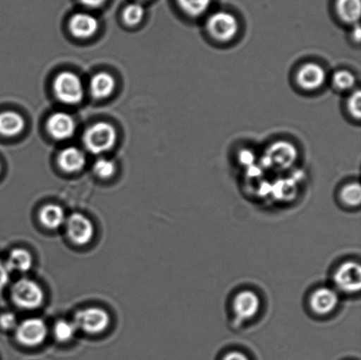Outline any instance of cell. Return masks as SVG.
<instances>
[{"label": "cell", "instance_id": "obj_29", "mask_svg": "<svg viewBox=\"0 0 361 360\" xmlns=\"http://www.w3.org/2000/svg\"><path fill=\"white\" fill-rule=\"evenodd\" d=\"M9 281V271L7 269L6 263L0 261V290L6 287Z\"/></svg>", "mask_w": 361, "mask_h": 360}, {"label": "cell", "instance_id": "obj_34", "mask_svg": "<svg viewBox=\"0 0 361 360\" xmlns=\"http://www.w3.org/2000/svg\"><path fill=\"white\" fill-rule=\"evenodd\" d=\"M0 173H1V164H0Z\"/></svg>", "mask_w": 361, "mask_h": 360}, {"label": "cell", "instance_id": "obj_8", "mask_svg": "<svg viewBox=\"0 0 361 360\" xmlns=\"http://www.w3.org/2000/svg\"><path fill=\"white\" fill-rule=\"evenodd\" d=\"M67 235L71 242L78 246L88 244L94 235V227L92 221L81 213H73L66 221Z\"/></svg>", "mask_w": 361, "mask_h": 360}, {"label": "cell", "instance_id": "obj_4", "mask_svg": "<svg viewBox=\"0 0 361 360\" xmlns=\"http://www.w3.org/2000/svg\"><path fill=\"white\" fill-rule=\"evenodd\" d=\"M111 317L104 309L88 308L80 310L74 316L73 323L77 330L88 334H99L108 329Z\"/></svg>", "mask_w": 361, "mask_h": 360}, {"label": "cell", "instance_id": "obj_11", "mask_svg": "<svg viewBox=\"0 0 361 360\" xmlns=\"http://www.w3.org/2000/svg\"><path fill=\"white\" fill-rule=\"evenodd\" d=\"M261 299L256 292L244 290L238 292L233 299V309L237 318L240 321L253 319L259 313Z\"/></svg>", "mask_w": 361, "mask_h": 360}, {"label": "cell", "instance_id": "obj_3", "mask_svg": "<svg viewBox=\"0 0 361 360\" xmlns=\"http://www.w3.org/2000/svg\"><path fill=\"white\" fill-rule=\"evenodd\" d=\"M53 87L56 97L63 104L74 105L82 101L83 84L76 74L70 72L59 73L54 80Z\"/></svg>", "mask_w": 361, "mask_h": 360}, {"label": "cell", "instance_id": "obj_23", "mask_svg": "<svg viewBox=\"0 0 361 360\" xmlns=\"http://www.w3.org/2000/svg\"><path fill=\"white\" fill-rule=\"evenodd\" d=\"M76 331L75 324L66 320H60L56 322L54 329H53L56 340L61 343H66V342L72 340L75 336Z\"/></svg>", "mask_w": 361, "mask_h": 360}, {"label": "cell", "instance_id": "obj_33", "mask_svg": "<svg viewBox=\"0 0 361 360\" xmlns=\"http://www.w3.org/2000/svg\"><path fill=\"white\" fill-rule=\"evenodd\" d=\"M353 37H355V41L357 42H360L361 37V31L359 25H357V26L355 27V30H353Z\"/></svg>", "mask_w": 361, "mask_h": 360}, {"label": "cell", "instance_id": "obj_30", "mask_svg": "<svg viewBox=\"0 0 361 360\" xmlns=\"http://www.w3.org/2000/svg\"><path fill=\"white\" fill-rule=\"evenodd\" d=\"M222 360H250V359L247 357L246 354H243V352L233 351L226 354Z\"/></svg>", "mask_w": 361, "mask_h": 360}, {"label": "cell", "instance_id": "obj_32", "mask_svg": "<svg viewBox=\"0 0 361 360\" xmlns=\"http://www.w3.org/2000/svg\"><path fill=\"white\" fill-rule=\"evenodd\" d=\"M254 155L249 151H244L240 155V161L243 163L250 166L254 161Z\"/></svg>", "mask_w": 361, "mask_h": 360}, {"label": "cell", "instance_id": "obj_17", "mask_svg": "<svg viewBox=\"0 0 361 360\" xmlns=\"http://www.w3.org/2000/svg\"><path fill=\"white\" fill-rule=\"evenodd\" d=\"M25 121L20 114L14 111L0 113V135L14 137L23 132Z\"/></svg>", "mask_w": 361, "mask_h": 360}, {"label": "cell", "instance_id": "obj_21", "mask_svg": "<svg viewBox=\"0 0 361 360\" xmlns=\"http://www.w3.org/2000/svg\"><path fill=\"white\" fill-rule=\"evenodd\" d=\"M180 9L191 17H200L210 7L212 0H178Z\"/></svg>", "mask_w": 361, "mask_h": 360}, {"label": "cell", "instance_id": "obj_14", "mask_svg": "<svg viewBox=\"0 0 361 360\" xmlns=\"http://www.w3.org/2000/svg\"><path fill=\"white\" fill-rule=\"evenodd\" d=\"M99 23L97 18L90 13H79L74 14L70 20V30L74 37L88 38L97 33Z\"/></svg>", "mask_w": 361, "mask_h": 360}, {"label": "cell", "instance_id": "obj_10", "mask_svg": "<svg viewBox=\"0 0 361 360\" xmlns=\"http://www.w3.org/2000/svg\"><path fill=\"white\" fill-rule=\"evenodd\" d=\"M309 302L314 314L320 316H328L337 308L339 296L334 288L320 287L311 294Z\"/></svg>", "mask_w": 361, "mask_h": 360}, {"label": "cell", "instance_id": "obj_5", "mask_svg": "<svg viewBox=\"0 0 361 360\" xmlns=\"http://www.w3.org/2000/svg\"><path fill=\"white\" fill-rule=\"evenodd\" d=\"M334 281L336 288L344 294H353L361 288V268L355 261H346L334 271Z\"/></svg>", "mask_w": 361, "mask_h": 360}, {"label": "cell", "instance_id": "obj_24", "mask_svg": "<svg viewBox=\"0 0 361 360\" xmlns=\"http://www.w3.org/2000/svg\"><path fill=\"white\" fill-rule=\"evenodd\" d=\"M145 9L140 3H132L123 10V19L129 26H136L142 20Z\"/></svg>", "mask_w": 361, "mask_h": 360}, {"label": "cell", "instance_id": "obj_20", "mask_svg": "<svg viewBox=\"0 0 361 360\" xmlns=\"http://www.w3.org/2000/svg\"><path fill=\"white\" fill-rule=\"evenodd\" d=\"M337 11L341 19L346 23H358L361 13L360 0H338Z\"/></svg>", "mask_w": 361, "mask_h": 360}, {"label": "cell", "instance_id": "obj_28", "mask_svg": "<svg viewBox=\"0 0 361 360\" xmlns=\"http://www.w3.org/2000/svg\"><path fill=\"white\" fill-rule=\"evenodd\" d=\"M18 325L16 316L12 313H5L0 316V328L4 330H14Z\"/></svg>", "mask_w": 361, "mask_h": 360}, {"label": "cell", "instance_id": "obj_19", "mask_svg": "<svg viewBox=\"0 0 361 360\" xmlns=\"http://www.w3.org/2000/svg\"><path fill=\"white\" fill-rule=\"evenodd\" d=\"M6 266L9 271L27 273L33 266V257L26 249H14L11 252Z\"/></svg>", "mask_w": 361, "mask_h": 360}, {"label": "cell", "instance_id": "obj_7", "mask_svg": "<svg viewBox=\"0 0 361 360\" xmlns=\"http://www.w3.org/2000/svg\"><path fill=\"white\" fill-rule=\"evenodd\" d=\"M47 335V326L40 318L24 320L16 328V340L27 347H35L42 345Z\"/></svg>", "mask_w": 361, "mask_h": 360}, {"label": "cell", "instance_id": "obj_27", "mask_svg": "<svg viewBox=\"0 0 361 360\" xmlns=\"http://www.w3.org/2000/svg\"><path fill=\"white\" fill-rule=\"evenodd\" d=\"M350 114L353 118L360 120L361 118V93L360 90H356L350 95L348 102Z\"/></svg>", "mask_w": 361, "mask_h": 360}, {"label": "cell", "instance_id": "obj_9", "mask_svg": "<svg viewBox=\"0 0 361 360\" xmlns=\"http://www.w3.org/2000/svg\"><path fill=\"white\" fill-rule=\"evenodd\" d=\"M297 150L293 144L288 141H278L268 148L264 161L267 164L274 166L279 169L291 167L297 159Z\"/></svg>", "mask_w": 361, "mask_h": 360}, {"label": "cell", "instance_id": "obj_26", "mask_svg": "<svg viewBox=\"0 0 361 360\" xmlns=\"http://www.w3.org/2000/svg\"><path fill=\"white\" fill-rule=\"evenodd\" d=\"M116 170L114 162L108 159H99L94 165V171L99 178L107 179L114 175Z\"/></svg>", "mask_w": 361, "mask_h": 360}, {"label": "cell", "instance_id": "obj_12", "mask_svg": "<svg viewBox=\"0 0 361 360\" xmlns=\"http://www.w3.org/2000/svg\"><path fill=\"white\" fill-rule=\"evenodd\" d=\"M326 80L323 67L316 63H307L300 67L297 74V82L299 86L307 91L319 89Z\"/></svg>", "mask_w": 361, "mask_h": 360}, {"label": "cell", "instance_id": "obj_16", "mask_svg": "<svg viewBox=\"0 0 361 360\" xmlns=\"http://www.w3.org/2000/svg\"><path fill=\"white\" fill-rule=\"evenodd\" d=\"M39 220L45 228L56 230L66 223V218L61 206L51 204L42 208L39 213Z\"/></svg>", "mask_w": 361, "mask_h": 360}, {"label": "cell", "instance_id": "obj_1", "mask_svg": "<svg viewBox=\"0 0 361 360\" xmlns=\"http://www.w3.org/2000/svg\"><path fill=\"white\" fill-rule=\"evenodd\" d=\"M11 299L13 304L24 310L40 308L44 301V292L37 282L21 278L11 288Z\"/></svg>", "mask_w": 361, "mask_h": 360}, {"label": "cell", "instance_id": "obj_6", "mask_svg": "<svg viewBox=\"0 0 361 360\" xmlns=\"http://www.w3.org/2000/svg\"><path fill=\"white\" fill-rule=\"evenodd\" d=\"M207 30L215 40L229 42L238 33L239 23L232 13L217 12L209 17Z\"/></svg>", "mask_w": 361, "mask_h": 360}, {"label": "cell", "instance_id": "obj_2", "mask_svg": "<svg viewBox=\"0 0 361 360\" xmlns=\"http://www.w3.org/2000/svg\"><path fill=\"white\" fill-rule=\"evenodd\" d=\"M116 139L114 127L104 122L94 123L90 126L83 137L85 147L94 154H101L111 150L116 143Z\"/></svg>", "mask_w": 361, "mask_h": 360}, {"label": "cell", "instance_id": "obj_31", "mask_svg": "<svg viewBox=\"0 0 361 360\" xmlns=\"http://www.w3.org/2000/svg\"><path fill=\"white\" fill-rule=\"evenodd\" d=\"M80 1L85 6L90 7V8H98V7L104 5L107 0H80Z\"/></svg>", "mask_w": 361, "mask_h": 360}, {"label": "cell", "instance_id": "obj_22", "mask_svg": "<svg viewBox=\"0 0 361 360\" xmlns=\"http://www.w3.org/2000/svg\"><path fill=\"white\" fill-rule=\"evenodd\" d=\"M343 204L350 207L359 206L361 202V188L359 182H352L343 187L341 192Z\"/></svg>", "mask_w": 361, "mask_h": 360}, {"label": "cell", "instance_id": "obj_15", "mask_svg": "<svg viewBox=\"0 0 361 360\" xmlns=\"http://www.w3.org/2000/svg\"><path fill=\"white\" fill-rule=\"evenodd\" d=\"M59 165L63 171L74 173L81 170L86 164V156L79 148L71 147L59 155Z\"/></svg>", "mask_w": 361, "mask_h": 360}, {"label": "cell", "instance_id": "obj_13", "mask_svg": "<svg viewBox=\"0 0 361 360\" xmlns=\"http://www.w3.org/2000/svg\"><path fill=\"white\" fill-rule=\"evenodd\" d=\"M47 129L55 139L66 140L75 132L76 123L72 116L65 112H58L48 120Z\"/></svg>", "mask_w": 361, "mask_h": 360}, {"label": "cell", "instance_id": "obj_25", "mask_svg": "<svg viewBox=\"0 0 361 360\" xmlns=\"http://www.w3.org/2000/svg\"><path fill=\"white\" fill-rule=\"evenodd\" d=\"M334 84L337 89L348 91L352 89L356 84V77L351 72L341 70L336 72L334 76Z\"/></svg>", "mask_w": 361, "mask_h": 360}, {"label": "cell", "instance_id": "obj_18", "mask_svg": "<svg viewBox=\"0 0 361 360\" xmlns=\"http://www.w3.org/2000/svg\"><path fill=\"white\" fill-rule=\"evenodd\" d=\"M114 89L115 80L109 73H98L91 80L90 93L95 99L107 98Z\"/></svg>", "mask_w": 361, "mask_h": 360}]
</instances>
